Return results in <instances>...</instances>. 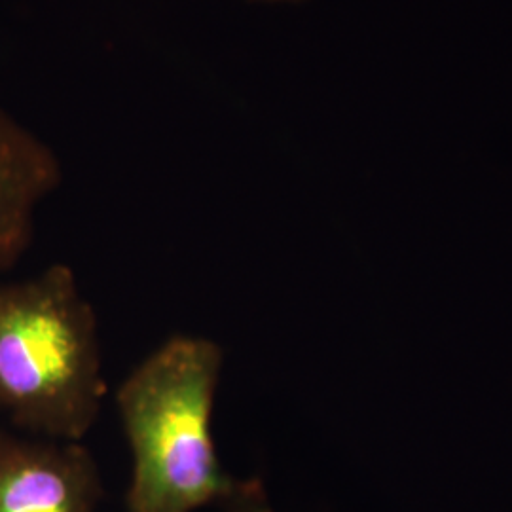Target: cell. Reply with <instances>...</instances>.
Instances as JSON below:
<instances>
[{"mask_svg":"<svg viewBox=\"0 0 512 512\" xmlns=\"http://www.w3.org/2000/svg\"><path fill=\"white\" fill-rule=\"evenodd\" d=\"M222 370L219 342L175 334L116 389L131 454L128 512H266L260 490L224 469L215 444Z\"/></svg>","mask_w":512,"mask_h":512,"instance_id":"cell-1","label":"cell"},{"mask_svg":"<svg viewBox=\"0 0 512 512\" xmlns=\"http://www.w3.org/2000/svg\"><path fill=\"white\" fill-rule=\"evenodd\" d=\"M107 395L97 315L73 268L0 283V414L10 429L84 442Z\"/></svg>","mask_w":512,"mask_h":512,"instance_id":"cell-2","label":"cell"},{"mask_svg":"<svg viewBox=\"0 0 512 512\" xmlns=\"http://www.w3.org/2000/svg\"><path fill=\"white\" fill-rule=\"evenodd\" d=\"M101 494L84 442L0 429V512H97Z\"/></svg>","mask_w":512,"mask_h":512,"instance_id":"cell-3","label":"cell"},{"mask_svg":"<svg viewBox=\"0 0 512 512\" xmlns=\"http://www.w3.org/2000/svg\"><path fill=\"white\" fill-rule=\"evenodd\" d=\"M61 179L54 150L0 105V274L29 251L38 207Z\"/></svg>","mask_w":512,"mask_h":512,"instance_id":"cell-4","label":"cell"}]
</instances>
